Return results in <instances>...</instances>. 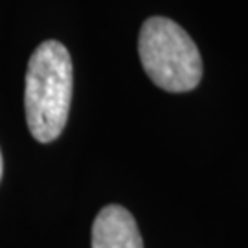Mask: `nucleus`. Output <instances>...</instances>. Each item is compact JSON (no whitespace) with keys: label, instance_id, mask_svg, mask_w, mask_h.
I'll use <instances>...</instances> for the list:
<instances>
[{"label":"nucleus","instance_id":"7ed1b4c3","mask_svg":"<svg viewBox=\"0 0 248 248\" xmlns=\"http://www.w3.org/2000/svg\"><path fill=\"white\" fill-rule=\"evenodd\" d=\"M92 248H143V241L129 210L108 204L92 224Z\"/></svg>","mask_w":248,"mask_h":248},{"label":"nucleus","instance_id":"20e7f679","mask_svg":"<svg viewBox=\"0 0 248 248\" xmlns=\"http://www.w3.org/2000/svg\"><path fill=\"white\" fill-rule=\"evenodd\" d=\"M2 169H4V166H2V153H0V178H2Z\"/></svg>","mask_w":248,"mask_h":248},{"label":"nucleus","instance_id":"f03ea898","mask_svg":"<svg viewBox=\"0 0 248 248\" xmlns=\"http://www.w3.org/2000/svg\"><path fill=\"white\" fill-rule=\"evenodd\" d=\"M138 52L145 74L162 90L189 92L201 83V52L186 30L171 18L151 17L143 22Z\"/></svg>","mask_w":248,"mask_h":248},{"label":"nucleus","instance_id":"f257e3e1","mask_svg":"<svg viewBox=\"0 0 248 248\" xmlns=\"http://www.w3.org/2000/svg\"><path fill=\"white\" fill-rule=\"evenodd\" d=\"M74 70L68 50L57 41H45L30 57L26 72L28 129L37 142H53L62 133L70 112Z\"/></svg>","mask_w":248,"mask_h":248}]
</instances>
